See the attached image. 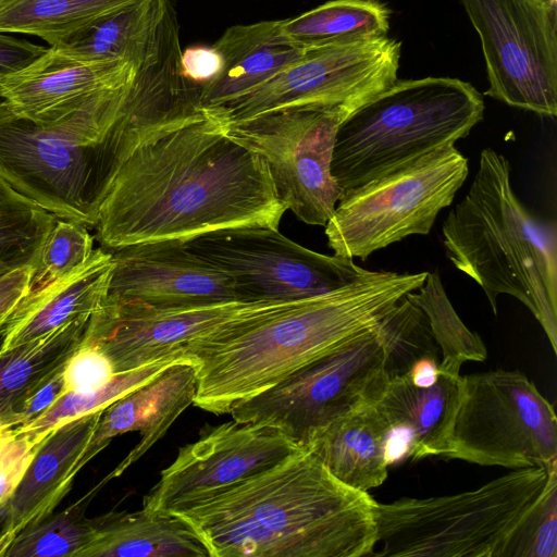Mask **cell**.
Returning a JSON list of instances; mask_svg holds the SVG:
<instances>
[{"instance_id":"1","label":"cell","mask_w":557,"mask_h":557,"mask_svg":"<svg viewBox=\"0 0 557 557\" xmlns=\"http://www.w3.org/2000/svg\"><path fill=\"white\" fill-rule=\"evenodd\" d=\"M180 57L163 42L135 66L111 127L119 166L95 225L106 250L233 226L278 228L286 212L264 161L200 107V86L184 78Z\"/></svg>"},{"instance_id":"2","label":"cell","mask_w":557,"mask_h":557,"mask_svg":"<svg viewBox=\"0 0 557 557\" xmlns=\"http://www.w3.org/2000/svg\"><path fill=\"white\" fill-rule=\"evenodd\" d=\"M376 500L337 480L307 448L176 513L210 557H364Z\"/></svg>"},{"instance_id":"3","label":"cell","mask_w":557,"mask_h":557,"mask_svg":"<svg viewBox=\"0 0 557 557\" xmlns=\"http://www.w3.org/2000/svg\"><path fill=\"white\" fill-rule=\"evenodd\" d=\"M428 272L369 271L337 289L233 322L187 344L197 363L194 405L215 414L375 325Z\"/></svg>"},{"instance_id":"4","label":"cell","mask_w":557,"mask_h":557,"mask_svg":"<svg viewBox=\"0 0 557 557\" xmlns=\"http://www.w3.org/2000/svg\"><path fill=\"white\" fill-rule=\"evenodd\" d=\"M447 258L482 287L495 315L509 295L539 321L557 351V224L535 215L518 199L510 164L491 148L465 197L443 226Z\"/></svg>"},{"instance_id":"5","label":"cell","mask_w":557,"mask_h":557,"mask_svg":"<svg viewBox=\"0 0 557 557\" xmlns=\"http://www.w3.org/2000/svg\"><path fill=\"white\" fill-rule=\"evenodd\" d=\"M482 95L451 77L397 79L338 126L331 172L342 195L469 135Z\"/></svg>"},{"instance_id":"6","label":"cell","mask_w":557,"mask_h":557,"mask_svg":"<svg viewBox=\"0 0 557 557\" xmlns=\"http://www.w3.org/2000/svg\"><path fill=\"white\" fill-rule=\"evenodd\" d=\"M552 465L513 469L458 494L376 502L380 548L371 556L504 557L513 531L543 491Z\"/></svg>"},{"instance_id":"7","label":"cell","mask_w":557,"mask_h":557,"mask_svg":"<svg viewBox=\"0 0 557 557\" xmlns=\"http://www.w3.org/2000/svg\"><path fill=\"white\" fill-rule=\"evenodd\" d=\"M385 315L269 388L235 404L242 423L277 429L301 447L333 421L380 398L388 376Z\"/></svg>"},{"instance_id":"8","label":"cell","mask_w":557,"mask_h":557,"mask_svg":"<svg viewBox=\"0 0 557 557\" xmlns=\"http://www.w3.org/2000/svg\"><path fill=\"white\" fill-rule=\"evenodd\" d=\"M469 173L454 144L342 195L325 224L334 255L367 259L410 235L430 233Z\"/></svg>"},{"instance_id":"9","label":"cell","mask_w":557,"mask_h":557,"mask_svg":"<svg viewBox=\"0 0 557 557\" xmlns=\"http://www.w3.org/2000/svg\"><path fill=\"white\" fill-rule=\"evenodd\" d=\"M116 169L110 129L101 140L82 141L0 101V178L58 219L95 227Z\"/></svg>"},{"instance_id":"10","label":"cell","mask_w":557,"mask_h":557,"mask_svg":"<svg viewBox=\"0 0 557 557\" xmlns=\"http://www.w3.org/2000/svg\"><path fill=\"white\" fill-rule=\"evenodd\" d=\"M444 457L509 469L548 467L557 461L554 406L518 370L463 375Z\"/></svg>"},{"instance_id":"11","label":"cell","mask_w":557,"mask_h":557,"mask_svg":"<svg viewBox=\"0 0 557 557\" xmlns=\"http://www.w3.org/2000/svg\"><path fill=\"white\" fill-rule=\"evenodd\" d=\"M135 72L124 61H94L51 46L0 76V98L17 115L82 141L101 140L117 119Z\"/></svg>"},{"instance_id":"12","label":"cell","mask_w":557,"mask_h":557,"mask_svg":"<svg viewBox=\"0 0 557 557\" xmlns=\"http://www.w3.org/2000/svg\"><path fill=\"white\" fill-rule=\"evenodd\" d=\"M347 116L339 109L298 106L223 127L264 161L286 211L308 225L325 226L342 197L331 162L336 131Z\"/></svg>"},{"instance_id":"13","label":"cell","mask_w":557,"mask_h":557,"mask_svg":"<svg viewBox=\"0 0 557 557\" xmlns=\"http://www.w3.org/2000/svg\"><path fill=\"white\" fill-rule=\"evenodd\" d=\"M400 53L401 42L386 36L308 49L265 83L205 111L223 126L298 106L349 115L397 81Z\"/></svg>"},{"instance_id":"14","label":"cell","mask_w":557,"mask_h":557,"mask_svg":"<svg viewBox=\"0 0 557 557\" xmlns=\"http://www.w3.org/2000/svg\"><path fill=\"white\" fill-rule=\"evenodd\" d=\"M185 244L225 272L245 302L300 300L343 287L368 272L352 258L313 251L269 226L219 228Z\"/></svg>"},{"instance_id":"15","label":"cell","mask_w":557,"mask_h":557,"mask_svg":"<svg viewBox=\"0 0 557 557\" xmlns=\"http://www.w3.org/2000/svg\"><path fill=\"white\" fill-rule=\"evenodd\" d=\"M483 50L485 95L557 115V9L550 0H460Z\"/></svg>"},{"instance_id":"16","label":"cell","mask_w":557,"mask_h":557,"mask_svg":"<svg viewBox=\"0 0 557 557\" xmlns=\"http://www.w3.org/2000/svg\"><path fill=\"white\" fill-rule=\"evenodd\" d=\"M282 302L287 301L150 307L103 297L90 318L84 343L102 350L115 373L126 372L186 357L183 351L190 342Z\"/></svg>"},{"instance_id":"17","label":"cell","mask_w":557,"mask_h":557,"mask_svg":"<svg viewBox=\"0 0 557 557\" xmlns=\"http://www.w3.org/2000/svg\"><path fill=\"white\" fill-rule=\"evenodd\" d=\"M304 448L277 429L235 420L180 448L143 499L147 511L171 512L242 482Z\"/></svg>"},{"instance_id":"18","label":"cell","mask_w":557,"mask_h":557,"mask_svg":"<svg viewBox=\"0 0 557 557\" xmlns=\"http://www.w3.org/2000/svg\"><path fill=\"white\" fill-rule=\"evenodd\" d=\"M109 251L107 299L150 307L240 301L233 280L189 250L184 240L146 242Z\"/></svg>"},{"instance_id":"19","label":"cell","mask_w":557,"mask_h":557,"mask_svg":"<svg viewBox=\"0 0 557 557\" xmlns=\"http://www.w3.org/2000/svg\"><path fill=\"white\" fill-rule=\"evenodd\" d=\"M196 391L197 363L187 359L171 364L102 410L88 446V455L94 458L117 435L138 432V444L108 479L121 475L161 440L183 411L194 404Z\"/></svg>"},{"instance_id":"20","label":"cell","mask_w":557,"mask_h":557,"mask_svg":"<svg viewBox=\"0 0 557 557\" xmlns=\"http://www.w3.org/2000/svg\"><path fill=\"white\" fill-rule=\"evenodd\" d=\"M112 256L102 247L66 275L28 290L0 325V351L89 320L107 293Z\"/></svg>"},{"instance_id":"21","label":"cell","mask_w":557,"mask_h":557,"mask_svg":"<svg viewBox=\"0 0 557 557\" xmlns=\"http://www.w3.org/2000/svg\"><path fill=\"white\" fill-rule=\"evenodd\" d=\"M101 412L74 419L38 443L21 481L5 502L15 534L51 513L67 494L75 475L91 459L88 446Z\"/></svg>"},{"instance_id":"22","label":"cell","mask_w":557,"mask_h":557,"mask_svg":"<svg viewBox=\"0 0 557 557\" xmlns=\"http://www.w3.org/2000/svg\"><path fill=\"white\" fill-rule=\"evenodd\" d=\"M213 47L220 52L223 65L216 77L200 86L199 104L203 110L265 83L306 51L287 38L282 20L231 26Z\"/></svg>"},{"instance_id":"23","label":"cell","mask_w":557,"mask_h":557,"mask_svg":"<svg viewBox=\"0 0 557 557\" xmlns=\"http://www.w3.org/2000/svg\"><path fill=\"white\" fill-rule=\"evenodd\" d=\"M461 394L462 375L440 371L428 387L412 384L407 376L388 380L375 405L391 428L408 433L409 457L419 460L448 451Z\"/></svg>"},{"instance_id":"24","label":"cell","mask_w":557,"mask_h":557,"mask_svg":"<svg viewBox=\"0 0 557 557\" xmlns=\"http://www.w3.org/2000/svg\"><path fill=\"white\" fill-rule=\"evenodd\" d=\"M391 429L376 405L369 404L330 423L305 448L337 480L369 492L387 478Z\"/></svg>"},{"instance_id":"25","label":"cell","mask_w":557,"mask_h":557,"mask_svg":"<svg viewBox=\"0 0 557 557\" xmlns=\"http://www.w3.org/2000/svg\"><path fill=\"white\" fill-rule=\"evenodd\" d=\"M82 557H210L200 536L173 512H109Z\"/></svg>"},{"instance_id":"26","label":"cell","mask_w":557,"mask_h":557,"mask_svg":"<svg viewBox=\"0 0 557 557\" xmlns=\"http://www.w3.org/2000/svg\"><path fill=\"white\" fill-rule=\"evenodd\" d=\"M89 320L0 351V428H14L27 401L83 344Z\"/></svg>"},{"instance_id":"27","label":"cell","mask_w":557,"mask_h":557,"mask_svg":"<svg viewBox=\"0 0 557 557\" xmlns=\"http://www.w3.org/2000/svg\"><path fill=\"white\" fill-rule=\"evenodd\" d=\"M164 0H132L98 17L57 47L94 61L134 65L148 54L157 36Z\"/></svg>"},{"instance_id":"28","label":"cell","mask_w":557,"mask_h":557,"mask_svg":"<svg viewBox=\"0 0 557 557\" xmlns=\"http://www.w3.org/2000/svg\"><path fill=\"white\" fill-rule=\"evenodd\" d=\"M389 17V9L377 0H331L282 20V29L292 42L308 50L383 37Z\"/></svg>"},{"instance_id":"29","label":"cell","mask_w":557,"mask_h":557,"mask_svg":"<svg viewBox=\"0 0 557 557\" xmlns=\"http://www.w3.org/2000/svg\"><path fill=\"white\" fill-rule=\"evenodd\" d=\"M132 0H0V33L60 46L98 17Z\"/></svg>"},{"instance_id":"30","label":"cell","mask_w":557,"mask_h":557,"mask_svg":"<svg viewBox=\"0 0 557 557\" xmlns=\"http://www.w3.org/2000/svg\"><path fill=\"white\" fill-rule=\"evenodd\" d=\"M104 479L88 494L64 510L34 521L24 527L14 537L4 557H82L94 541L100 516L87 518L85 510Z\"/></svg>"},{"instance_id":"31","label":"cell","mask_w":557,"mask_h":557,"mask_svg":"<svg viewBox=\"0 0 557 557\" xmlns=\"http://www.w3.org/2000/svg\"><path fill=\"white\" fill-rule=\"evenodd\" d=\"M406 298L425 313L434 339L442 350L438 370L460 374L467 361H484L487 349L480 335L470 331L454 309L438 271L428 272L424 284Z\"/></svg>"},{"instance_id":"32","label":"cell","mask_w":557,"mask_h":557,"mask_svg":"<svg viewBox=\"0 0 557 557\" xmlns=\"http://www.w3.org/2000/svg\"><path fill=\"white\" fill-rule=\"evenodd\" d=\"M189 358H172L116 373L104 386L86 392H69L61 395L36 419L14 426L17 433L39 443L54 429L83 416L102 411L109 405L134 388L149 382L171 364Z\"/></svg>"},{"instance_id":"33","label":"cell","mask_w":557,"mask_h":557,"mask_svg":"<svg viewBox=\"0 0 557 557\" xmlns=\"http://www.w3.org/2000/svg\"><path fill=\"white\" fill-rule=\"evenodd\" d=\"M385 321L388 331L385 371L388 380L406 376L423 358H437L438 346L429 320L406 295L385 314Z\"/></svg>"},{"instance_id":"34","label":"cell","mask_w":557,"mask_h":557,"mask_svg":"<svg viewBox=\"0 0 557 557\" xmlns=\"http://www.w3.org/2000/svg\"><path fill=\"white\" fill-rule=\"evenodd\" d=\"M86 227L77 222L57 220L33 267L28 290L66 275L88 259L94 250V238Z\"/></svg>"},{"instance_id":"35","label":"cell","mask_w":557,"mask_h":557,"mask_svg":"<svg viewBox=\"0 0 557 557\" xmlns=\"http://www.w3.org/2000/svg\"><path fill=\"white\" fill-rule=\"evenodd\" d=\"M504 557H557V462L537 499L513 531Z\"/></svg>"},{"instance_id":"36","label":"cell","mask_w":557,"mask_h":557,"mask_svg":"<svg viewBox=\"0 0 557 557\" xmlns=\"http://www.w3.org/2000/svg\"><path fill=\"white\" fill-rule=\"evenodd\" d=\"M115 374L109 357L99 348L83 342L64 366V394L98 389Z\"/></svg>"},{"instance_id":"37","label":"cell","mask_w":557,"mask_h":557,"mask_svg":"<svg viewBox=\"0 0 557 557\" xmlns=\"http://www.w3.org/2000/svg\"><path fill=\"white\" fill-rule=\"evenodd\" d=\"M37 445L14 428H0V505L13 494Z\"/></svg>"},{"instance_id":"38","label":"cell","mask_w":557,"mask_h":557,"mask_svg":"<svg viewBox=\"0 0 557 557\" xmlns=\"http://www.w3.org/2000/svg\"><path fill=\"white\" fill-rule=\"evenodd\" d=\"M222 65V57L214 47L195 46L181 52L182 75L199 86L216 77Z\"/></svg>"},{"instance_id":"39","label":"cell","mask_w":557,"mask_h":557,"mask_svg":"<svg viewBox=\"0 0 557 557\" xmlns=\"http://www.w3.org/2000/svg\"><path fill=\"white\" fill-rule=\"evenodd\" d=\"M45 50L44 46L0 33V76L22 69Z\"/></svg>"},{"instance_id":"40","label":"cell","mask_w":557,"mask_h":557,"mask_svg":"<svg viewBox=\"0 0 557 557\" xmlns=\"http://www.w3.org/2000/svg\"><path fill=\"white\" fill-rule=\"evenodd\" d=\"M33 267L16 269L0 276V322L28 292Z\"/></svg>"},{"instance_id":"41","label":"cell","mask_w":557,"mask_h":557,"mask_svg":"<svg viewBox=\"0 0 557 557\" xmlns=\"http://www.w3.org/2000/svg\"><path fill=\"white\" fill-rule=\"evenodd\" d=\"M63 369L27 401L25 408L17 418L15 426L36 419L64 394L62 377Z\"/></svg>"},{"instance_id":"42","label":"cell","mask_w":557,"mask_h":557,"mask_svg":"<svg viewBox=\"0 0 557 557\" xmlns=\"http://www.w3.org/2000/svg\"><path fill=\"white\" fill-rule=\"evenodd\" d=\"M437 358L428 357L416 362L406 375L412 384L421 387L433 385L440 374Z\"/></svg>"},{"instance_id":"43","label":"cell","mask_w":557,"mask_h":557,"mask_svg":"<svg viewBox=\"0 0 557 557\" xmlns=\"http://www.w3.org/2000/svg\"><path fill=\"white\" fill-rule=\"evenodd\" d=\"M15 535L12 528L11 513L7 503H4L0 505V557H4Z\"/></svg>"},{"instance_id":"44","label":"cell","mask_w":557,"mask_h":557,"mask_svg":"<svg viewBox=\"0 0 557 557\" xmlns=\"http://www.w3.org/2000/svg\"><path fill=\"white\" fill-rule=\"evenodd\" d=\"M553 3L557 4V0H550Z\"/></svg>"},{"instance_id":"45","label":"cell","mask_w":557,"mask_h":557,"mask_svg":"<svg viewBox=\"0 0 557 557\" xmlns=\"http://www.w3.org/2000/svg\"><path fill=\"white\" fill-rule=\"evenodd\" d=\"M2 324V322H0V325Z\"/></svg>"}]
</instances>
